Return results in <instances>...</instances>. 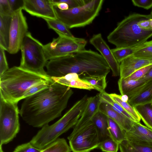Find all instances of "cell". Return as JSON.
<instances>
[{
    "instance_id": "1",
    "label": "cell",
    "mask_w": 152,
    "mask_h": 152,
    "mask_svg": "<svg viewBox=\"0 0 152 152\" xmlns=\"http://www.w3.org/2000/svg\"><path fill=\"white\" fill-rule=\"evenodd\" d=\"M73 93L71 88L53 81L24 99L19 114L27 124L41 127L60 117Z\"/></svg>"
},
{
    "instance_id": "2",
    "label": "cell",
    "mask_w": 152,
    "mask_h": 152,
    "mask_svg": "<svg viewBox=\"0 0 152 152\" xmlns=\"http://www.w3.org/2000/svg\"><path fill=\"white\" fill-rule=\"evenodd\" d=\"M46 67L47 73L51 77H62L70 73H76L80 77L107 76L110 70L101 54L86 49L49 60Z\"/></svg>"
},
{
    "instance_id": "3",
    "label": "cell",
    "mask_w": 152,
    "mask_h": 152,
    "mask_svg": "<svg viewBox=\"0 0 152 152\" xmlns=\"http://www.w3.org/2000/svg\"><path fill=\"white\" fill-rule=\"evenodd\" d=\"M51 80L49 76L14 66L0 76V97L6 101L18 103L30 87Z\"/></svg>"
},
{
    "instance_id": "4",
    "label": "cell",
    "mask_w": 152,
    "mask_h": 152,
    "mask_svg": "<svg viewBox=\"0 0 152 152\" xmlns=\"http://www.w3.org/2000/svg\"><path fill=\"white\" fill-rule=\"evenodd\" d=\"M148 15L135 13L130 14L108 34V41L118 48L132 47L146 42L152 36V30L144 28L141 22Z\"/></svg>"
},
{
    "instance_id": "5",
    "label": "cell",
    "mask_w": 152,
    "mask_h": 152,
    "mask_svg": "<svg viewBox=\"0 0 152 152\" xmlns=\"http://www.w3.org/2000/svg\"><path fill=\"white\" fill-rule=\"evenodd\" d=\"M88 97L77 101L59 120L51 125L43 126L30 142L34 147L42 149L55 141L63 134L76 124L86 107Z\"/></svg>"
},
{
    "instance_id": "6",
    "label": "cell",
    "mask_w": 152,
    "mask_h": 152,
    "mask_svg": "<svg viewBox=\"0 0 152 152\" xmlns=\"http://www.w3.org/2000/svg\"><path fill=\"white\" fill-rule=\"evenodd\" d=\"M104 0H88L84 5L63 10L53 8L57 19L69 28L84 27L91 23L98 16Z\"/></svg>"
},
{
    "instance_id": "7",
    "label": "cell",
    "mask_w": 152,
    "mask_h": 152,
    "mask_svg": "<svg viewBox=\"0 0 152 152\" xmlns=\"http://www.w3.org/2000/svg\"><path fill=\"white\" fill-rule=\"evenodd\" d=\"M43 46L28 32L21 47V57L19 66L38 74L48 76L44 69L48 61L45 55Z\"/></svg>"
},
{
    "instance_id": "8",
    "label": "cell",
    "mask_w": 152,
    "mask_h": 152,
    "mask_svg": "<svg viewBox=\"0 0 152 152\" xmlns=\"http://www.w3.org/2000/svg\"><path fill=\"white\" fill-rule=\"evenodd\" d=\"M17 104L0 97V146L12 141L19 132Z\"/></svg>"
},
{
    "instance_id": "9",
    "label": "cell",
    "mask_w": 152,
    "mask_h": 152,
    "mask_svg": "<svg viewBox=\"0 0 152 152\" xmlns=\"http://www.w3.org/2000/svg\"><path fill=\"white\" fill-rule=\"evenodd\" d=\"M57 34L58 37L53 39L52 42L43 46L45 55L48 61L85 49L87 43L85 39Z\"/></svg>"
},
{
    "instance_id": "10",
    "label": "cell",
    "mask_w": 152,
    "mask_h": 152,
    "mask_svg": "<svg viewBox=\"0 0 152 152\" xmlns=\"http://www.w3.org/2000/svg\"><path fill=\"white\" fill-rule=\"evenodd\" d=\"M67 139L72 152H90L98 148L100 143L96 130L91 121L73 131Z\"/></svg>"
},
{
    "instance_id": "11",
    "label": "cell",
    "mask_w": 152,
    "mask_h": 152,
    "mask_svg": "<svg viewBox=\"0 0 152 152\" xmlns=\"http://www.w3.org/2000/svg\"><path fill=\"white\" fill-rule=\"evenodd\" d=\"M20 8L12 14L9 35L7 52L11 54L17 53L20 50L24 39L28 31L26 19Z\"/></svg>"
},
{
    "instance_id": "12",
    "label": "cell",
    "mask_w": 152,
    "mask_h": 152,
    "mask_svg": "<svg viewBox=\"0 0 152 152\" xmlns=\"http://www.w3.org/2000/svg\"><path fill=\"white\" fill-rule=\"evenodd\" d=\"M23 10L32 16L43 19H57L50 0H23Z\"/></svg>"
},
{
    "instance_id": "13",
    "label": "cell",
    "mask_w": 152,
    "mask_h": 152,
    "mask_svg": "<svg viewBox=\"0 0 152 152\" xmlns=\"http://www.w3.org/2000/svg\"><path fill=\"white\" fill-rule=\"evenodd\" d=\"M89 42L100 53L111 70L112 75H120V64L115 58L111 49L102 38L100 33L94 34Z\"/></svg>"
},
{
    "instance_id": "14",
    "label": "cell",
    "mask_w": 152,
    "mask_h": 152,
    "mask_svg": "<svg viewBox=\"0 0 152 152\" xmlns=\"http://www.w3.org/2000/svg\"><path fill=\"white\" fill-rule=\"evenodd\" d=\"M125 139L137 145L152 147V129L134 122L131 129L125 132Z\"/></svg>"
},
{
    "instance_id": "15",
    "label": "cell",
    "mask_w": 152,
    "mask_h": 152,
    "mask_svg": "<svg viewBox=\"0 0 152 152\" xmlns=\"http://www.w3.org/2000/svg\"><path fill=\"white\" fill-rule=\"evenodd\" d=\"M151 65L152 56H129L120 64V78H126L137 70Z\"/></svg>"
},
{
    "instance_id": "16",
    "label": "cell",
    "mask_w": 152,
    "mask_h": 152,
    "mask_svg": "<svg viewBox=\"0 0 152 152\" xmlns=\"http://www.w3.org/2000/svg\"><path fill=\"white\" fill-rule=\"evenodd\" d=\"M99 110L115 121L124 131L131 129L134 121L115 110L109 104L101 102Z\"/></svg>"
},
{
    "instance_id": "17",
    "label": "cell",
    "mask_w": 152,
    "mask_h": 152,
    "mask_svg": "<svg viewBox=\"0 0 152 152\" xmlns=\"http://www.w3.org/2000/svg\"><path fill=\"white\" fill-rule=\"evenodd\" d=\"M101 101L98 94L88 97L87 105L73 131L76 130L91 121L94 115L99 111Z\"/></svg>"
},
{
    "instance_id": "18",
    "label": "cell",
    "mask_w": 152,
    "mask_h": 152,
    "mask_svg": "<svg viewBox=\"0 0 152 152\" xmlns=\"http://www.w3.org/2000/svg\"><path fill=\"white\" fill-rule=\"evenodd\" d=\"M55 82L70 88L91 90L94 89L88 83L81 79L75 73H70L60 77H51Z\"/></svg>"
},
{
    "instance_id": "19",
    "label": "cell",
    "mask_w": 152,
    "mask_h": 152,
    "mask_svg": "<svg viewBox=\"0 0 152 152\" xmlns=\"http://www.w3.org/2000/svg\"><path fill=\"white\" fill-rule=\"evenodd\" d=\"M107 118L99 110L91 120L96 130L100 142L111 138L108 131Z\"/></svg>"
},
{
    "instance_id": "20",
    "label": "cell",
    "mask_w": 152,
    "mask_h": 152,
    "mask_svg": "<svg viewBox=\"0 0 152 152\" xmlns=\"http://www.w3.org/2000/svg\"><path fill=\"white\" fill-rule=\"evenodd\" d=\"M12 16L0 15V46L8 51Z\"/></svg>"
},
{
    "instance_id": "21",
    "label": "cell",
    "mask_w": 152,
    "mask_h": 152,
    "mask_svg": "<svg viewBox=\"0 0 152 152\" xmlns=\"http://www.w3.org/2000/svg\"><path fill=\"white\" fill-rule=\"evenodd\" d=\"M150 43V41H147L143 43L133 47L124 48H116L111 49V50L116 60L120 64L124 59L148 46Z\"/></svg>"
},
{
    "instance_id": "22",
    "label": "cell",
    "mask_w": 152,
    "mask_h": 152,
    "mask_svg": "<svg viewBox=\"0 0 152 152\" xmlns=\"http://www.w3.org/2000/svg\"><path fill=\"white\" fill-rule=\"evenodd\" d=\"M134 107L146 126L152 129V102L137 105Z\"/></svg>"
},
{
    "instance_id": "23",
    "label": "cell",
    "mask_w": 152,
    "mask_h": 152,
    "mask_svg": "<svg viewBox=\"0 0 152 152\" xmlns=\"http://www.w3.org/2000/svg\"><path fill=\"white\" fill-rule=\"evenodd\" d=\"M145 81L140 79L134 80L120 78L118 83L121 95H127L137 88Z\"/></svg>"
},
{
    "instance_id": "24",
    "label": "cell",
    "mask_w": 152,
    "mask_h": 152,
    "mask_svg": "<svg viewBox=\"0 0 152 152\" xmlns=\"http://www.w3.org/2000/svg\"><path fill=\"white\" fill-rule=\"evenodd\" d=\"M128 102L133 107L137 105L152 102V85L129 99Z\"/></svg>"
},
{
    "instance_id": "25",
    "label": "cell",
    "mask_w": 152,
    "mask_h": 152,
    "mask_svg": "<svg viewBox=\"0 0 152 152\" xmlns=\"http://www.w3.org/2000/svg\"><path fill=\"white\" fill-rule=\"evenodd\" d=\"M109 95L113 100L118 103L133 118L135 122H140L141 118L134 107L132 106L128 102L123 101L121 95L115 93Z\"/></svg>"
},
{
    "instance_id": "26",
    "label": "cell",
    "mask_w": 152,
    "mask_h": 152,
    "mask_svg": "<svg viewBox=\"0 0 152 152\" xmlns=\"http://www.w3.org/2000/svg\"><path fill=\"white\" fill-rule=\"evenodd\" d=\"M106 77V76H88L80 78L92 86L94 89L99 93H102L105 92L107 86Z\"/></svg>"
},
{
    "instance_id": "27",
    "label": "cell",
    "mask_w": 152,
    "mask_h": 152,
    "mask_svg": "<svg viewBox=\"0 0 152 152\" xmlns=\"http://www.w3.org/2000/svg\"><path fill=\"white\" fill-rule=\"evenodd\" d=\"M107 121L108 131L110 137L119 144L125 140V131L111 118L108 117Z\"/></svg>"
},
{
    "instance_id": "28",
    "label": "cell",
    "mask_w": 152,
    "mask_h": 152,
    "mask_svg": "<svg viewBox=\"0 0 152 152\" xmlns=\"http://www.w3.org/2000/svg\"><path fill=\"white\" fill-rule=\"evenodd\" d=\"M70 146L64 138H58L55 141L42 149L41 152H71Z\"/></svg>"
},
{
    "instance_id": "29",
    "label": "cell",
    "mask_w": 152,
    "mask_h": 152,
    "mask_svg": "<svg viewBox=\"0 0 152 152\" xmlns=\"http://www.w3.org/2000/svg\"><path fill=\"white\" fill-rule=\"evenodd\" d=\"M120 152H152V147L137 145L125 139L119 145Z\"/></svg>"
},
{
    "instance_id": "30",
    "label": "cell",
    "mask_w": 152,
    "mask_h": 152,
    "mask_svg": "<svg viewBox=\"0 0 152 152\" xmlns=\"http://www.w3.org/2000/svg\"><path fill=\"white\" fill-rule=\"evenodd\" d=\"M43 19L47 22L48 28L54 30L57 34L59 33L68 36H74L69 28L58 19Z\"/></svg>"
},
{
    "instance_id": "31",
    "label": "cell",
    "mask_w": 152,
    "mask_h": 152,
    "mask_svg": "<svg viewBox=\"0 0 152 152\" xmlns=\"http://www.w3.org/2000/svg\"><path fill=\"white\" fill-rule=\"evenodd\" d=\"M119 145V143L110 138L100 142L98 148L104 152H117Z\"/></svg>"
},
{
    "instance_id": "32",
    "label": "cell",
    "mask_w": 152,
    "mask_h": 152,
    "mask_svg": "<svg viewBox=\"0 0 152 152\" xmlns=\"http://www.w3.org/2000/svg\"><path fill=\"white\" fill-rule=\"evenodd\" d=\"M54 81L52 79L36 84L29 88L25 93L22 99L48 87Z\"/></svg>"
},
{
    "instance_id": "33",
    "label": "cell",
    "mask_w": 152,
    "mask_h": 152,
    "mask_svg": "<svg viewBox=\"0 0 152 152\" xmlns=\"http://www.w3.org/2000/svg\"><path fill=\"white\" fill-rule=\"evenodd\" d=\"M152 67V65H151L140 68L125 78L134 80H139L145 75Z\"/></svg>"
},
{
    "instance_id": "34",
    "label": "cell",
    "mask_w": 152,
    "mask_h": 152,
    "mask_svg": "<svg viewBox=\"0 0 152 152\" xmlns=\"http://www.w3.org/2000/svg\"><path fill=\"white\" fill-rule=\"evenodd\" d=\"M42 150L34 147L29 142L18 146L13 152H41Z\"/></svg>"
},
{
    "instance_id": "35",
    "label": "cell",
    "mask_w": 152,
    "mask_h": 152,
    "mask_svg": "<svg viewBox=\"0 0 152 152\" xmlns=\"http://www.w3.org/2000/svg\"><path fill=\"white\" fill-rule=\"evenodd\" d=\"M5 51V50L0 46V76L9 69Z\"/></svg>"
},
{
    "instance_id": "36",
    "label": "cell",
    "mask_w": 152,
    "mask_h": 152,
    "mask_svg": "<svg viewBox=\"0 0 152 152\" xmlns=\"http://www.w3.org/2000/svg\"><path fill=\"white\" fill-rule=\"evenodd\" d=\"M13 13L8 0H0V15L12 16Z\"/></svg>"
},
{
    "instance_id": "37",
    "label": "cell",
    "mask_w": 152,
    "mask_h": 152,
    "mask_svg": "<svg viewBox=\"0 0 152 152\" xmlns=\"http://www.w3.org/2000/svg\"><path fill=\"white\" fill-rule=\"evenodd\" d=\"M132 1L134 6L146 10L152 7V0H132Z\"/></svg>"
},
{
    "instance_id": "38",
    "label": "cell",
    "mask_w": 152,
    "mask_h": 152,
    "mask_svg": "<svg viewBox=\"0 0 152 152\" xmlns=\"http://www.w3.org/2000/svg\"><path fill=\"white\" fill-rule=\"evenodd\" d=\"M150 44L148 46L137 51L133 54L134 56H152V40Z\"/></svg>"
},
{
    "instance_id": "39",
    "label": "cell",
    "mask_w": 152,
    "mask_h": 152,
    "mask_svg": "<svg viewBox=\"0 0 152 152\" xmlns=\"http://www.w3.org/2000/svg\"><path fill=\"white\" fill-rule=\"evenodd\" d=\"M62 1L68 4L69 9H71L84 5L86 3L88 0H62Z\"/></svg>"
},
{
    "instance_id": "40",
    "label": "cell",
    "mask_w": 152,
    "mask_h": 152,
    "mask_svg": "<svg viewBox=\"0 0 152 152\" xmlns=\"http://www.w3.org/2000/svg\"><path fill=\"white\" fill-rule=\"evenodd\" d=\"M10 7L14 12L22 8L23 5V0H8Z\"/></svg>"
},
{
    "instance_id": "41",
    "label": "cell",
    "mask_w": 152,
    "mask_h": 152,
    "mask_svg": "<svg viewBox=\"0 0 152 152\" xmlns=\"http://www.w3.org/2000/svg\"><path fill=\"white\" fill-rule=\"evenodd\" d=\"M152 79V67L150 69L147 74L140 79L143 80H148Z\"/></svg>"
},
{
    "instance_id": "42",
    "label": "cell",
    "mask_w": 152,
    "mask_h": 152,
    "mask_svg": "<svg viewBox=\"0 0 152 152\" xmlns=\"http://www.w3.org/2000/svg\"><path fill=\"white\" fill-rule=\"evenodd\" d=\"M2 146H0V152H4L3 150Z\"/></svg>"
}]
</instances>
